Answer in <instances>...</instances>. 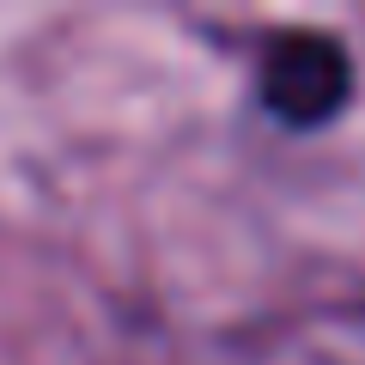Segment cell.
I'll list each match as a JSON object with an SVG mask.
<instances>
[{"label":"cell","instance_id":"obj_1","mask_svg":"<svg viewBox=\"0 0 365 365\" xmlns=\"http://www.w3.org/2000/svg\"><path fill=\"white\" fill-rule=\"evenodd\" d=\"M353 61L323 31H287L262 55V104L287 128H323L347 110Z\"/></svg>","mask_w":365,"mask_h":365}]
</instances>
